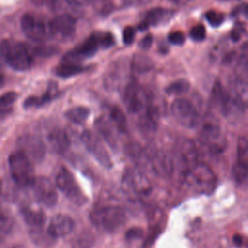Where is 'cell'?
I'll use <instances>...</instances> for the list:
<instances>
[{
    "label": "cell",
    "instance_id": "obj_1",
    "mask_svg": "<svg viewBox=\"0 0 248 248\" xmlns=\"http://www.w3.org/2000/svg\"><path fill=\"white\" fill-rule=\"evenodd\" d=\"M182 180L193 191L200 194H210L217 184V177L209 166L198 162L182 175Z\"/></svg>",
    "mask_w": 248,
    "mask_h": 248
},
{
    "label": "cell",
    "instance_id": "obj_2",
    "mask_svg": "<svg viewBox=\"0 0 248 248\" xmlns=\"http://www.w3.org/2000/svg\"><path fill=\"white\" fill-rule=\"evenodd\" d=\"M92 225L103 232H112L124 225L126 213L119 206H104L93 209L89 214Z\"/></svg>",
    "mask_w": 248,
    "mask_h": 248
},
{
    "label": "cell",
    "instance_id": "obj_3",
    "mask_svg": "<svg viewBox=\"0 0 248 248\" xmlns=\"http://www.w3.org/2000/svg\"><path fill=\"white\" fill-rule=\"evenodd\" d=\"M200 124L199 140L201 143L212 153H222L226 149L227 140L217 120L213 117H207L201 120Z\"/></svg>",
    "mask_w": 248,
    "mask_h": 248
},
{
    "label": "cell",
    "instance_id": "obj_4",
    "mask_svg": "<svg viewBox=\"0 0 248 248\" xmlns=\"http://www.w3.org/2000/svg\"><path fill=\"white\" fill-rule=\"evenodd\" d=\"M9 168L14 182L21 188L32 186L36 176L31 159L21 150L9 156Z\"/></svg>",
    "mask_w": 248,
    "mask_h": 248
},
{
    "label": "cell",
    "instance_id": "obj_5",
    "mask_svg": "<svg viewBox=\"0 0 248 248\" xmlns=\"http://www.w3.org/2000/svg\"><path fill=\"white\" fill-rule=\"evenodd\" d=\"M0 53L15 70L25 71L30 68L31 57L26 46L14 40H4L0 44Z\"/></svg>",
    "mask_w": 248,
    "mask_h": 248
},
{
    "label": "cell",
    "instance_id": "obj_6",
    "mask_svg": "<svg viewBox=\"0 0 248 248\" xmlns=\"http://www.w3.org/2000/svg\"><path fill=\"white\" fill-rule=\"evenodd\" d=\"M56 187L74 203L83 205L87 202L86 196L81 191L75 177L69 170L62 167L57 171L55 177Z\"/></svg>",
    "mask_w": 248,
    "mask_h": 248
},
{
    "label": "cell",
    "instance_id": "obj_7",
    "mask_svg": "<svg viewBox=\"0 0 248 248\" xmlns=\"http://www.w3.org/2000/svg\"><path fill=\"white\" fill-rule=\"evenodd\" d=\"M173 117L186 128H195L201 122V116L195 104L186 98L175 99L170 107Z\"/></svg>",
    "mask_w": 248,
    "mask_h": 248
},
{
    "label": "cell",
    "instance_id": "obj_8",
    "mask_svg": "<svg viewBox=\"0 0 248 248\" xmlns=\"http://www.w3.org/2000/svg\"><path fill=\"white\" fill-rule=\"evenodd\" d=\"M122 187L136 195H147L152 189L149 179L140 168H127L123 171Z\"/></svg>",
    "mask_w": 248,
    "mask_h": 248
},
{
    "label": "cell",
    "instance_id": "obj_9",
    "mask_svg": "<svg viewBox=\"0 0 248 248\" xmlns=\"http://www.w3.org/2000/svg\"><path fill=\"white\" fill-rule=\"evenodd\" d=\"M20 27L24 34L34 41H43L51 34L49 22L33 13H26L21 16Z\"/></svg>",
    "mask_w": 248,
    "mask_h": 248
},
{
    "label": "cell",
    "instance_id": "obj_10",
    "mask_svg": "<svg viewBox=\"0 0 248 248\" xmlns=\"http://www.w3.org/2000/svg\"><path fill=\"white\" fill-rule=\"evenodd\" d=\"M124 103L131 113L141 115L147 111L149 99L140 85L131 82L125 89Z\"/></svg>",
    "mask_w": 248,
    "mask_h": 248
},
{
    "label": "cell",
    "instance_id": "obj_11",
    "mask_svg": "<svg viewBox=\"0 0 248 248\" xmlns=\"http://www.w3.org/2000/svg\"><path fill=\"white\" fill-rule=\"evenodd\" d=\"M80 139L86 149L92 154V156L99 162L102 167L110 169L113 166L110 156L106 150L102 140L95 134L90 131H83L80 135Z\"/></svg>",
    "mask_w": 248,
    "mask_h": 248
},
{
    "label": "cell",
    "instance_id": "obj_12",
    "mask_svg": "<svg viewBox=\"0 0 248 248\" xmlns=\"http://www.w3.org/2000/svg\"><path fill=\"white\" fill-rule=\"evenodd\" d=\"M34 195L36 199L44 205L52 207L56 204L58 200L56 186L46 177H36L32 184Z\"/></svg>",
    "mask_w": 248,
    "mask_h": 248
},
{
    "label": "cell",
    "instance_id": "obj_13",
    "mask_svg": "<svg viewBox=\"0 0 248 248\" xmlns=\"http://www.w3.org/2000/svg\"><path fill=\"white\" fill-rule=\"evenodd\" d=\"M228 93L236 110L248 108V81L243 78H235L230 81Z\"/></svg>",
    "mask_w": 248,
    "mask_h": 248
},
{
    "label": "cell",
    "instance_id": "obj_14",
    "mask_svg": "<svg viewBox=\"0 0 248 248\" xmlns=\"http://www.w3.org/2000/svg\"><path fill=\"white\" fill-rule=\"evenodd\" d=\"M149 156L150 168L155 174L161 177H169L173 173L175 162L171 155L161 150H156L149 153Z\"/></svg>",
    "mask_w": 248,
    "mask_h": 248
},
{
    "label": "cell",
    "instance_id": "obj_15",
    "mask_svg": "<svg viewBox=\"0 0 248 248\" xmlns=\"http://www.w3.org/2000/svg\"><path fill=\"white\" fill-rule=\"evenodd\" d=\"M177 159L181 166V175L198 163V149L189 139H182L177 145Z\"/></svg>",
    "mask_w": 248,
    "mask_h": 248
},
{
    "label": "cell",
    "instance_id": "obj_16",
    "mask_svg": "<svg viewBox=\"0 0 248 248\" xmlns=\"http://www.w3.org/2000/svg\"><path fill=\"white\" fill-rule=\"evenodd\" d=\"M210 102L224 115L231 113L232 109H236L231 102L228 90L225 89L219 80H215L211 89Z\"/></svg>",
    "mask_w": 248,
    "mask_h": 248
},
{
    "label": "cell",
    "instance_id": "obj_17",
    "mask_svg": "<svg viewBox=\"0 0 248 248\" xmlns=\"http://www.w3.org/2000/svg\"><path fill=\"white\" fill-rule=\"evenodd\" d=\"M100 46L99 40H98V35L93 34L90 37H88L80 46H78L75 50H72L69 52L65 57L64 60L65 62H70V63H76L75 61L88 57L93 55L97 50Z\"/></svg>",
    "mask_w": 248,
    "mask_h": 248
},
{
    "label": "cell",
    "instance_id": "obj_18",
    "mask_svg": "<svg viewBox=\"0 0 248 248\" xmlns=\"http://www.w3.org/2000/svg\"><path fill=\"white\" fill-rule=\"evenodd\" d=\"M74 220L66 214L54 215L48 225L47 233L53 238L66 236L74 229Z\"/></svg>",
    "mask_w": 248,
    "mask_h": 248
},
{
    "label": "cell",
    "instance_id": "obj_19",
    "mask_svg": "<svg viewBox=\"0 0 248 248\" xmlns=\"http://www.w3.org/2000/svg\"><path fill=\"white\" fill-rule=\"evenodd\" d=\"M50 33L62 37H69L76 30V18L69 14H62L49 21Z\"/></svg>",
    "mask_w": 248,
    "mask_h": 248
},
{
    "label": "cell",
    "instance_id": "obj_20",
    "mask_svg": "<svg viewBox=\"0 0 248 248\" xmlns=\"http://www.w3.org/2000/svg\"><path fill=\"white\" fill-rule=\"evenodd\" d=\"M19 146L29 158L41 160L45 154V146L42 140L33 135H25L19 139Z\"/></svg>",
    "mask_w": 248,
    "mask_h": 248
},
{
    "label": "cell",
    "instance_id": "obj_21",
    "mask_svg": "<svg viewBox=\"0 0 248 248\" xmlns=\"http://www.w3.org/2000/svg\"><path fill=\"white\" fill-rule=\"evenodd\" d=\"M96 128L100 136L103 138V140L113 149L117 147L118 140L116 137V127L112 123V121L108 119L106 116H100L96 119L95 122Z\"/></svg>",
    "mask_w": 248,
    "mask_h": 248
},
{
    "label": "cell",
    "instance_id": "obj_22",
    "mask_svg": "<svg viewBox=\"0 0 248 248\" xmlns=\"http://www.w3.org/2000/svg\"><path fill=\"white\" fill-rule=\"evenodd\" d=\"M47 139L51 148L60 154L66 152L71 144L68 134L66 133V131L60 128H55L51 130L48 134Z\"/></svg>",
    "mask_w": 248,
    "mask_h": 248
},
{
    "label": "cell",
    "instance_id": "obj_23",
    "mask_svg": "<svg viewBox=\"0 0 248 248\" xmlns=\"http://www.w3.org/2000/svg\"><path fill=\"white\" fill-rule=\"evenodd\" d=\"M58 93V89H57V86H56V83L54 82H51L46 90V92L38 97V96H30L28 97L24 103H23V106L24 108H36V107H41L43 105H45L46 103L51 101L53 98H55V96L57 95Z\"/></svg>",
    "mask_w": 248,
    "mask_h": 248
},
{
    "label": "cell",
    "instance_id": "obj_24",
    "mask_svg": "<svg viewBox=\"0 0 248 248\" xmlns=\"http://www.w3.org/2000/svg\"><path fill=\"white\" fill-rule=\"evenodd\" d=\"M173 12L164 8H154L147 12L144 21L147 25H159L168 22L173 16Z\"/></svg>",
    "mask_w": 248,
    "mask_h": 248
},
{
    "label": "cell",
    "instance_id": "obj_25",
    "mask_svg": "<svg viewBox=\"0 0 248 248\" xmlns=\"http://www.w3.org/2000/svg\"><path fill=\"white\" fill-rule=\"evenodd\" d=\"M236 166L248 172V137L243 136L237 140L236 143Z\"/></svg>",
    "mask_w": 248,
    "mask_h": 248
},
{
    "label": "cell",
    "instance_id": "obj_26",
    "mask_svg": "<svg viewBox=\"0 0 248 248\" xmlns=\"http://www.w3.org/2000/svg\"><path fill=\"white\" fill-rule=\"evenodd\" d=\"M22 217L24 221L32 228V229H41L46 221L45 214L37 209L33 208H23L22 211Z\"/></svg>",
    "mask_w": 248,
    "mask_h": 248
},
{
    "label": "cell",
    "instance_id": "obj_27",
    "mask_svg": "<svg viewBox=\"0 0 248 248\" xmlns=\"http://www.w3.org/2000/svg\"><path fill=\"white\" fill-rule=\"evenodd\" d=\"M89 109L84 107H76L68 109L65 113V116L73 123L80 125L83 124L89 116Z\"/></svg>",
    "mask_w": 248,
    "mask_h": 248
},
{
    "label": "cell",
    "instance_id": "obj_28",
    "mask_svg": "<svg viewBox=\"0 0 248 248\" xmlns=\"http://www.w3.org/2000/svg\"><path fill=\"white\" fill-rule=\"evenodd\" d=\"M16 98L17 94L16 92H7L0 97V119L10 114Z\"/></svg>",
    "mask_w": 248,
    "mask_h": 248
},
{
    "label": "cell",
    "instance_id": "obj_29",
    "mask_svg": "<svg viewBox=\"0 0 248 248\" xmlns=\"http://www.w3.org/2000/svg\"><path fill=\"white\" fill-rule=\"evenodd\" d=\"M190 89V83L186 79H177L170 83L166 88L165 92L168 95H174V96H180L185 93H187Z\"/></svg>",
    "mask_w": 248,
    "mask_h": 248
},
{
    "label": "cell",
    "instance_id": "obj_30",
    "mask_svg": "<svg viewBox=\"0 0 248 248\" xmlns=\"http://www.w3.org/2000/svg\"><path fill=\"white\" fill-rule=\"evenodd\" d=\"M84 71V68L77 63L64 62L56 69V74L61 78H69L72 76H76Z\"/></svg>",
    "mask_w": 248,
    "mask_h": 248
},
{
    "label": "cell",
    "instance_id": "obj_31",
    "mask_svg": "<svg viewBox=\"0 0 248 248\" xmlns=\"http://www.w3.org/2000/svg\"><path fill=\"white\" fill-rule=\"evenodd\" d=\"M109 118L116 127L117 131L124 133L127 130V119L124 112L117 107H113L110 109Z\"/></svg>",
    "mask_w": 248,
    "mask_h": 248
},
{
    "label": "cell",
    "instance_id": "obj_32",
    "mask_svg": "<svg viewBox=\"0 0 248 248\" xmlns=\"http://www.w3.org/2000/svg\"><path fill=\"white\" fill-rule=\"evenodd\" d=\"M89 2L94 9L102 15L108 14L112 9V2L111 0H86Z\"/></svg>",
    "mask_w": 248,
    "mask_h": 248
},
{
    "label": "cell",
    "instance_id": "obj_33",
    "mask_svg": "<svg viewBox=\"0 0 248 248\" xmlns=\"http://www.w3.org/2000/svg\"><path fill=\"white\" fill-rule=\"evenodd\" d=\"M205 18L209 22L210 25H212L214 27H217V26H220L223 23V21L225 19V16H224L223 14H221L217 11L210 10V11L205 13Z\"/></svg>",
    "mask_w": 248,
    "mask_h": 248
},
{
    "label": "cell",
    "instance_id": "obj_34",
    "mask_svg": "<svg viewBox=\"0 0 248 248\" xmlns=\"http://www.w3.org/2000/svg\"><path fill=\"white\" fill-rule=\"evenodd\" d=\"M206 36V30L204 25L202 24H197L195 25L191 31H190V37L194 40V41H198L201 42L202 40H204Z\"/></svg>",
    "mask_w": 248,
    "mask_h": 248
},
{
    "label": "cell",
    "instance_id": "obj_35",
    "mask_svg": "<svg viewBox=\"0 0 248 248\" xmlns=\"http://www.w3.org/2000/svg\"><path fill=\"white\" fill-rule=\"evenodd\" d=\"M238 66L242 71L248 75V43H246L241 49V55L239 59Z\"/></svg>",
    "mask_w": 248,
    "mask_h": 248
},
{
    "label": "cell",
    "instance_id": "obj_36",
    "mask_svg": "<svg viewBox=\"0 0 248 248\" xmlns=\"http://www.w3.org/2000/svg\"><path fill=\"white\" fill-rule=\"evenodd\" d=\"M12 228L11 219L5 214L0 206V232H7Z\"/></svg>",
    "mask_w": 248,
    "mask_h": 248
},
{
    "label": "cell",
    "instance_id": "obj_37",
    "mask_svg": "<svg viewBox=\"0 0 248 248\" xmlns=\"http://www.w3.org/2000/svg\"><path fill=\"white\" fill-rule=\"evenodd\" d=\"M97 35H98V40H99L100 46H102L104 47H108L113 45L114 39L110 33H108H108H100Z\"/></svg>",
    "mask_w": 248,
    "mask_h": 248
},
{
    "label": "cell",
    "instance_id": "obj_38",
    "mask_svg": "<svg viewBox=\"0 0 248 248\" xmlns=\"http://www.w3.org/2000/svg\"><path fill=\"white\" fill-rule=\"evenodd\" d=\"M169 41L176 46H180L185 42V35L180 31H174L169 34Z\"/></svg>",
    "mask_w": 248,
    "mask_h": 248
},
{
    "label": "cell",
    "instance_id": "obj_39",
    "mask_svg": "<svg viewBox=\"0 0 248 248\" xmlns=\"http://www.w3.org/2000/svg\"><path fill=\"white\" fill-rule=\"evenodd\" d=\"M135 64L136 69H138V71H146L151 67V61L143 56L137 57L135 60Z\"/></svg>",
    "mask_w": 248,
    "mask_h": 248
},
{
    "label": "cell",
    "instance_id": "obj_40",
    "mask_svg": "<svg viewBox=\"0 0 248 248\" xmlns=\"http://www.w3.org/2000/svg\"><path fill=\"white\" fill-rule=\"evenodd\" d=\"M122 38H123L124 44L126 45L132 44L135 39V29L132 26L125 27L122 33Z\"/></svg>",
    "mask_w": 248,
    "mask_h": 248
},
{
    "label": "cell",
    "instance_id": "obj_41",
    "mask_svg": "<svg viewBox=\"0 0 248 248\" xmlns=\"http://www.w3.org/2000/svg\"><path fill=\"white\" fill-rule=\"evenodd\" d=\"M142 235V231L139 228H132L126 232V238L127 239H135L140 238Z\"/></svg>",
    "mask_w": 248,
    "mask_h": 248
},
{
    "label": "cell",
    "instance_id": "obj_42",
    "mask_svg": "<svg viewBox=\"0 0 248 248\" xmlns=\"http://www.w3.org/2000/svg\"><path fill=\"white\" fill-rule=\"evenodd\" d=\"M152 36L151 35H146L145 37L142 38V40L140 42V46L143 49H147L151 46L152 45Z\"/></svg>",
    "mask_w": 248,
    "mask_h": 248
},
{
    "label": "cell",
    "instance_id": "obj_43",
    "mask_svg": "<svg viewBox=\"0 0 248 248\" xmlns=\"http://www.w3.org/2000/svg\"><path fill=\"white\" fill-rule=\"evenodd\" d=\"M31 1L38 6H52L55 3V0H31Z\"/></svg>",
    "mask_w": 248,
    "mask_h": 248
},
{
    "label": "cell",
    "instance_id": "obj_44",
    "mask_svg": "<svg viewBox=\"0 0 248 248\" xmlns=\"http://www.w3.org/2000/svg\"><path fill=\"white\" fill-rule=\"evenodd\" d=\"M170 2L176 4V5H185L187 3H189L191 0H169Z\"/></svg>",
    "mask_w": 248,
    "mask_h": 248
},
{
    "label": "cell",
    "instance_id": "obj_45",
    "mask_svg": "<svg viewBox=\"0 0 248 248\" xmlns=\"http://www.w3.org/2000/svg\"><path fill=\"white\" fill-rule=\"evenodd\" d=\"M4 80H5V78H4V75H3V74L1 73V71H0V86H2V85H3Z\"/></svg>",
    "mask_w": 248,
    "mask_h": 248
},
{
    "label": "cell",
    "instance_id": "obj_46",
    "mask_svg": "<svg viewBox=\"0 0 248 248\" xmlns=\"http://www.w3.org/2000/svg\"><path fill=\"white\" fill-rule=\"evenodd\" d=\"M12 248H26L24 245H21V244H16L15 246H13Z\"/></svg>",
    "mask_w": 248,
    "mask_h": 248
}]
</instances>
